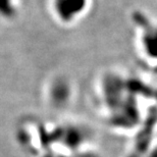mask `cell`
Segmentation results:
<instances>
[{
  "instance_id": "6da1fadb",
  "label": "cell",
  "mask_w": 157,
  "mask_h": 157,
  "mask_svg": "<svg viewBox=\"0 0 157 157\" xmlns=\"http://www.w3.org/2000/svg\"><path fill=\"white\" fill-rule=\"evenodd\" d=\"M89 0H49L51 14L62 25H73L86 14Z\"/></svg>"
}]
</instances>
